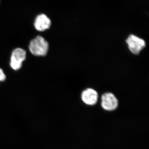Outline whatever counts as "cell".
Wrapping results in <instances>:
<instances>
[{
  "label": "cell",
  "instance_id": "obj_5",
  "mask_svg": "<svg viewBox=\"0 0 149 149\" xmlns=\"http://www.w3.org/2000/svg\"><path fill=\"white\" fill-rule=\"evenodd\" d=\"M97 92L93 88H87L83 91L81 98L84 104L88 106L95 105L98 100Z\"/></svg>",
  "mask_w": 149,
  "mask_h": 149
},
{
  "label": "cell",
  "instance_id": "obj_7",
  "mask_svg": "<svg viewBox=\"0 0 149 149\" xmlns=\"http://www.w3.org/2000/svg\"><path fill=\"white\" fill-rule=\"evenodd\" d=\"M6 75L2 70L0 68V82L4 81L6 80Z\"/></svg>",
  "mask_w": 149,
  "mask_h": 149
},
{
  "label": "cell",
  "instance_id": "obj_3",
  "mask_svg": "<svg viewBox=\"0 0 149 149\" xmlns=\"http://www.w3.org/2000/svg\"><path fill=\"white\" fill-rule=\"evenodd\" d=\"M101 105L103 109L106 111H114L118 107V101L112 93H105L101 96Z\"/></svg>",
  "mask_w": 149,
  "mask_h": 149
},
{
  "label": "cell",
  "instance_id": "obj_1",
  "mask_svg": "<svg viewBox=\"0 0 149 149\" xmlns=\"http://www.w3.org/2000/svg\"><path fill=\"white\" fill-rule=\"evenodd\" d=\"M49 44L42 36H38L30 41L29 49L35 56H45L49 50Z\"/></svg>",
  "mask_w": 149,
  "mask_h": 149
},
{
  "label": "cell",
  "instance_id": "obj_2",
  "mask_svg": "<svg viewBox=\"0 0 149 149\" xmlns=\"http://www.w3.org/2000/svg\"><path fill=\"white\" fill-rule=\"evenodd\" d=\"M125 41L129 50L136 55H139L146 45L143 39L133 34L129 35Z\"/></svg>",
  "mask_w": 149,
  "mask_h": 149
},
{
  "label": "cell",
  "instance_id": "obj_4",
  "mask_svg": "<svg viewBox=\"0 0 149 149\" xmlns=\"http://www.w3.org/2000/svg\"><path fill=\"white\" fill-rule=\"evenodd\" d=\"M26 52L21 48H17L13 52L11 57V67L14 70H18L21 68L22 62L25 60Z\"/></svg>",
  "mask_w": 149,
  "mask_h": 149
},
{
  "label": "cell",
  "instance_id": "obj_6",
  "mask_svg": "<svg viewBox=\"0 0 149 149\" xmlns=\"http://www.w3.org/2000/svg\"><path fill=\"white\" fill-rule=\"evenodd\" d=\"M50 19L46 15L44 14L39 15L35 19L34 25L35 28L40 32L45 31L50 27Z\"/></svg>",
  "mask_w": 149,
  "mask_h": 149
}]
</instances>
